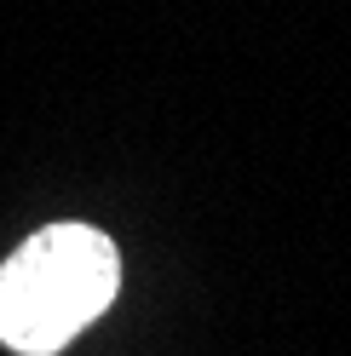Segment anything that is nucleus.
Returning a JSON list of instances; mask_svg holds the SVG:
<instances>
[{
    "mask_svg": "<svg viewBox=\"0 0 351 356\" xmlns=\"http://www.w3.org/2000/svg\"><path fill=\"white\" fill-rule=\"evenodd\" d=\"M121 259L93 225H47L0 264V345L52 356L116 299Z\"/></svg>",
    "mask_w": 351,
    "mask_h": 356,
    "instance_id": "1",
    "label": "nucleus"
}]
</instances>
